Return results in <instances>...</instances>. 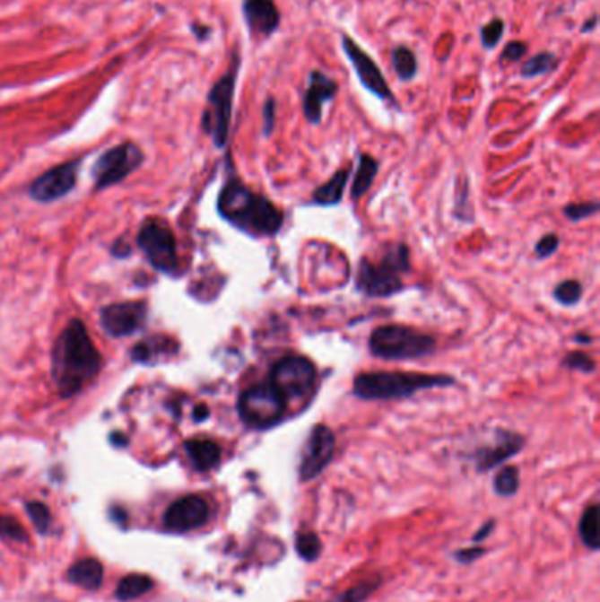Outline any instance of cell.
<instances>
[{
	"instance_id": "cell-42",
	"label": "cell",
	"mask_w": 600,
	"mask_h": 602,
	"mask_svg": "<svg viewBox=\"0 0 600 602\" xmlns=\"http://www.w3.org/2000/svg\"><path fill=\"white\" fill-rule=\"evenodd\" d=\"M597 23H599V16H597V14H594L590 20H587V22L583 23V27H581V32H583V34L594 32V31H596V27H597Z\"/></svg>"
},
{
	"instance_id": "cell-3",
	"label": "cell",
	"mask_w": 600,
	"mask_h": 602,
	"mask_svg": "<svg viewBox=\"0 0 600 602\" xmlns=\"http://www.w3.org/2000/svg\"><path fill=\"white\" fill-rule=\"evenodd\" d=\"M455 384L449 375H430L411 371H370L356 375L352 393L361 400H402L424 389L448 388Z\"/></svg>"
},
{
	"instance_id": "cell-6",
	"label": "cell",
	"mask_w": 600,
	"mask_h": 602,
	"mask_svg": "<svg viewBox=\"0 0 600 602\" xmlns=\"http://www.w3.org/2000/svg\"><path fill=\"white\" fill-rule=\"evenodd\" d=\"M239 73V57H232L230 71L212 87L208 93V108L203 115V129L210 135L217 148H224L230 139L232 99Z\"/></svg>"
},
{
	"instance_id": "cell-10",
	"label": "cell",
	"mask_w": 600,
	"mask_h": 602,
	"mask_svg": "<svg viewBox=\"0 0 600 602\" xmlns=\"http://www.w3.org/2000/svg\"><path fill=\"white\" fill-rule=\"evenodd\" d=\"M141 162H143V152L135 143H122L118 146L109 148L97 159L93 166L95 188H106L122 182L133 171L138 170Z\"/></svg>"
},
{
	"instance_id": "cell-4",
	"label": "cell",
	"mask_w": 600,
	"mask_h": 602,
	"mask_svg": "<svg viewBox=\"0 0 600 602\" xmlns=\"http://www.w3.org/2000/svg\"><path fill=\"white\" fill-rule=\"evenodd\" d=\"M411 270L409 247L405 243L387 249L380 263L361 259L356 277V287L371 298H389L404 291L402 275Z\"/></svg>"
},
{
	"instance_id": "cell-33",
	"label": "cell",
	"mask_w": 600,
	"mask_h": 602,
	"mask_svg": "<svg viewBox=\"0 0 600 602\" xmlns=\"http://www.w3.org/2000/svg\"><path fill=\"white\" fill-rule=\"evenodd\" d=\"M0 539L27 543L29 534H27V528L18 519H14L13 516L0 514Z\"/></svg>"
},
{
	"instance_id": "cell-5",
	"label": "cell",
	"mask_w": 600,
	"mask_h": 602,
	"mask_svg": "<svg viewBox=\"0 0 600 602\" xmlns=\"http://www.w3.org/2000/svg\"><path fill=\"white\" fill-rule=\"evenodd\" d=\"M370 353L387 362L419 360L435 351V338L411 326H378L371 331Z\"/></svg>"
},
{
	"instance_id": "cell-8",
	"label": "cell",
	"mask_w": 600,
	"mask_h": 602,
	"mask_svg": "<svg viewBox=\"0 0 600 602\" xmlns=\"http://www.w3.org/2000/svg\"><path fill=\"white\" fill-rule=\"evenodd\" d=\"M268 380L289 406V402H303L314 393L317 371L305 356H285L274 365Z\"/></svg>"
},
{
	"instance_id": "cell-17",
	"label": "cell",
	"mask_w": 600,
	"mask_h": 602,
	"mask_svg": "<svg viewBox=\"0 0 600 602\" xmlns=\"http://www.w3.org/2000/svg\"><path fill=\"white\" fill-rule=\"evenodd\" d=\"M336 93L338 83L323 71H312L309 74V87L303 93V115L309 124L319 126L323 122L324 106L331 102Z\"/></svg>"
},
{
	"instance_id": "cell-25",
	"label": "cell",
	"mask_w": 600,
	"mask_h": 602,
	"mask_svg": "<svg viewBox=\"0 0 600 602\" xmlns=\"http://www.w3.org/2000/svg\"><path fill=\"white\" fill-rule=\"evenodd\" d=\"M153 580L146 574H127L117 585V599L133 601L153 589Z\"/></svg>"
},
{
	"instance_id": "cell-36",
	"label": "cell",
	"mask_w": 600,
	"mask_h": 602,
	"mask_svg": "<svg viewBox=\"0 0 600 602\" xmlns=\"http://www.w3.org/2000/svg\"><path fill=\"white\" fill-rule=\"evenodd\" d=\"M563 367H567V369H570V371L592 373V371H596L597 365H596V362H594L588 354H585V353H581V351H574V353H569V354L563 358Z\"/></svg>"
},
{
	"instance_id": "cell-30",
	"label": "cell",
	"mask_w": 600,
	"mask_h": 602,
	"mask_svg": "<svg viewBox=\"0 0 600 602\" xmlns=\"http://www.w3.org/2000/svg\"><path fill=\"white\" fill-rule=\"evenodd\" d=\"M296 554L305 562H316L323 554V541L316 532H300L294 541Z\"/></svg>"
},
{
	"instance_id": "cell-21",
	"label": "cell",
	"mask_w": 600,
	"mask_h": 602,
	"mask_svg": "<svg viewBox=\"0 0 600 602\" xmlns=\"http://www.w3.org/2000/svg\"><path fill=\"white\" fill-rule=\"evenodd\" d=\"M349 175H351V170H340L336 171L326 184H323L321 187L316 188L314 196H312V201L316 205H321V206H333V205H338L343 197V192H345V186H347V180H349Z\"/></svg>"
},
{
	"instance_id": "cell-11",
	"label": "cell",
	"mask_w": 600,
	"mask_h": 602,
	"mask_svg": "<svg viewBox=\"0 0 600 602\" xmlns=\"http://www.w3.org/2000/svg\"><path fill=\"white\" fill-rule=\"evenodd\" d=\"M336 449V439L329 426L316 424L301 449L298 475L301 483L314 481L326 470V467L333 462Z\"/></svg>"
},
{
	"instance_id": "cell-19",
	"label": "cell",
	"mask_w": 600,
	"mask_h": 602,
	"mask_svg": "<svg viewBox=\"0 0 600 602\" xmlns=\"http://www.w3.org/2000/svg\"><path fill=\"white\" fill-rule=\"evenodd\" d=\"M185 451L196 470L208 472L221 464L222 453L217 442L210 439H190L185 442Z\"/></svg>"
},
{
	"instance_id": "cell-34",
	"label": "cell",
	"mask_w": 600,
	"mask_h": 602,
	"mask_svg": "<svg viewBox=\"0 0 600 602\" xmlns=\"http://www.w3.org/2000/svg\"><path fill=\"white\" fill-rule=\"evenodd\" d=\"M25 510H27L29 518L32 519V525L38 528V532L47 534L49 527H51V521H53L51 510H49L47 504H43V502H29L25 506Z\"/></svg>"
},
{
	"instance_id": "cell-45",
	"label": "cell",
	"mask_w": 600,
	"mask_h": 602,
	"mask_svg": "<svg viewBox=\"0 0 600 602\" xmlns=\"http://www.w3.org/2000/svg\"><path fill=\"white\" fill-rule=\"evenodd\" d=\"M574 340H576V342H581V344H590V342H592V336H590V335H576Z\"/></svg>"
},
{
	"instance_id": "cell-28",
	"label": "cell",
	"mask_w": 600,
	"mask_h": 602,
	"mask_svg": "<svg viewBox=\"0 0 600 602\" xmlns=\"http://www.w3.org/2000/svg\"><path fill=\"white\" fill-rule=\"evenodd\" d=\"M558 64H560V60H558V57L554 55L553 51H541L521 65L519 74H521V78H526V80L537 78V76H543L546 73H553L554 69L558 67Z\"/></svg>"
},
{
	"instance_id": "cell-41",
	"label": "cell",
	"mask_w": 600,
	"mask_h": 602,
	"mask_svg": "<svg viewBox=\"0 0 600 602\" xmlns=\"http://www.w3.org/2000/svg\"><path fill=\"white\" fill-rule=\"evenodd\" d=\"M495 527H497V521H495V519H488V521H484L483 527L472 536V541H474V543H481V541H484L488 536H491V532H493Z\"/></svg>"
},
{
	"instance_id": "cell-13",
	"label": "cell",
	"mask_w": 600,
	"mask_h": 602,
	"mask_svg": "<svg viewBox=\"0 0 600 602\" xmlns=\"http://www.w3.org/2000/svg\"><path fill=\"white\" fill-rule=\"evenodd\" d=\"M525 448V437L510 432V430H502L499 428L495 432V437L490 444H484L477 448L472 455V460L475 465V470L479 474L493 470L502 464H506L509 458L516 457L521 449Z\"/></svg>"
},
{
	"instance_id": "cell-31",
	"label": "cell",
	"mask_w": 600,
	"mask_h": 602,
	"mask_svg": "<svg viewBox=\"0 0 600 602\" xmlns=\"http://www.w3.org/2000/svg\"><path fill=\"white\" fill-rule=\"evenodd\" d=\"M554 300L565 307L576 305L583 296V285L578 280H563L554 287Z\"/></svg>"
},
{
	"instance_id": "cell-20",
	"label": "cell",
	"mask_w": 600,
	"mask_h": 602,
	"mask_svg": "<svg viewBox=\"0 0 600 602\" xmlns=\"http://www.w3.org/2000/svg\"><path fill=\"white\" fill-rule=\"evenodd\" d=\"M67 580L85 590H97L104 580V567L95 558H82L67 569Z\"/></svg>"
},
{
	"instance_id": "cell-29",
	"label": "cell",
	"mask_w": 600,
	"mask_h": 602,
	"mask_svg": "<svg viewBox=\"0 0 600 602\" xmlns=\"http://www.w3.org/2000/svg\"><path fill=\"white\" fill-rule=\"evenodd\" d=\"M521 484V477H519V468L517 467H502L495 479H493V490L499 497H512L517 493Z\"/></svg>"
},
{
	"instance_id": "cell-9",
	"label": "cell",
	"mask_w": 600,
	"mask_h": 602,
	"mask_svg": "<svg viewBox=\"0 0 600 602\" xmlns=\"http://www.w3.org/2000/svg\"><path fill=\"white\" fill-rule=\"evenodd\" d=\"M138 243L155 270L166 275H173L178 272L177 240L171 228L164 221L148 219L139 231Z\"/></svg>"
},
{
	"instance_id": "cell-1",
	"label": "cell",
	"mask_w": 600,
	"mask_h": 602,
	"mask_svg": "<svg viewBox=\"0 0 600 602\" xmlns=\"http://www.w3.org/2000/svg\"><path fill=\"white\" fill-rule=\"evenodd\" d=\"M100 371V354L80 319H73L53 347L51 375L64 398L80 393Z\"/></svg>"
},
{
	"instance_id": "cell-2",
	"label": "cell",
	"mask_w": 600,
	"mask_h": 602,
	"mask_svg": "<svg viewBox=\"0 0 600 602\" xmlns=\"http://www.w3.org/2000/svg\"><path fill=\"white\" fill-rule=\"evenodd\" d=\"M219 214L234 228L254 236H274L283 226V212L268 197L232 180L219 196Z\"/></svg>"
},
{
	"instance_id": "cell-37",
	"label": "cell",
	"mask_w": 600,
	"mask_h": 602,
	"mask_svg": "<svg viewBox=\"0 0 600 602\" xmlns=\"http://www.w3.org/2000/svg\"><path fill=\"white\" fill-rule=\"evenodd\" d=\"M277 124V102L274 97H268L263 106V135L266 138L272 136Z\"/></svg>"
},
{
	"instance_id": "cell-39",
	"label": "cell",
	"mask_w": 600,
	"mask_h": 602,
	"mask_svg": "<svg viewBox=\"0 0 600 602\" xmlns=\"http://www.w3.org/2000/svg\"><path fill=\"white\" fill-rule=\"evenodd\" d=\"M526 51H528V45H526V43H523V41H510V43H508V45L504 47V49H502V57H500V60H502L504 64L516 62V60L523 58V57L526 55Z\"/></svg>"
},
{
	"instance_id": "cell-7",
	"label": "cell",
	"mask_w": 600,
	"mask_h": 602,
	"mask_svg": "<svg viewBox=\"0 0 600 602\" xmlns=\"http://www.w3.org/2000/svg\"><path fill=\"white\" fill-rule=\"evenodd\" d=\"M287 413V402L270 384V380L250 386L239 395V419L254 430H270L277 426Z\"/></svg>"
},
{
	"instance_id": "cell-16",
	"label": "cell",
	"mask_w": 600,
	"mask_h": 602,
	"mask_svg": "<svg viewBox=\"0 0 600 602\" xmlns=\"http://www.w3.org/2000/svg\"><path fill=\"white\" fill-rule=\"evenodd\" d=\"M146 319V305L143 301H126L106 307L100 312V326L111 336H127L136 333Z\"/></svg>"
},
{
	"instance_id": "cell-44",
	"label": "cell",
	"mask_w": 600,
	"mask_h": 602,
	"mask_svg": "<svg viewBox=\"0 0 600 602\" xmlns=\"http://www.w3.org/2000/svg\"><path fill=\"white\" fill-rule=\"evenodd\" d=\"M194 32H196V36L203 41L208 34H210V29L208 27H203V29H197V27H194Z\"/></svg>"
},
{
	"instance_id": "cell-23",
	"label": "cell",
	"mask_w": 600,
	"mask_h": 602,
	"mask_svg": "<svg viewBox=\"0 0 600 602\" xmlns=\"http://www.w3.org/2000/svg\"><path fill=\"white\" fill-rule=\"evenodd\" d=\"M581 543L585 548L590 552H597L600 548V530H599V506L592 504L587 510H583L579 518V527H578Z\"/></svg>"
},
{
	"instance_id": "cell-12",
	"label": "cell",
	"mask_w": 600,
	"mask_h": 602,
	"mask_svg": "<svg viewBox=\"0 0 600 602\" xmlns=\"http://www.w3.org/2000/svg\"><path fill=\"white\" fill-rule=\"evenodd\" d=\"M342 49H343V55L347 57V60L351 62V65L354 67V73H356L361 87L367 92L375 95L377 99L396 106L395 93L391 91V87L387 85L380 67L349 34H342Z\"/></svg>"
},
{
	"instance_id": "cell-15",
	"label": "cell",
	"mask_w": 600,
	"mask_h": 602,
	"mask_svg": "<svg viewBox=\"0 0 600 602\" xmlns=\"http://www.w3.org/2000/svg\"><path fill=\"white\" fill-rule=\"evenodd\" d=\"M78 168H80V161H71V162L60 164L47 173H43L30 186V196L41 203H49V201L64 197L76 186Z\"/></svg>"
},
{
	"instance_id": "cell-38",
	"label": "cell",
	"mask_w": 600,
	"mask_h": 602,
	"mask_svg": "<svg viewBox=\"0 0 600 602\" xmlns=\"http://www.w3.org/2000/svg\"><path fill=\"white\" fill-rule=\"evenodd\" d=\"M558 245H560V238L556 234H546L543 236L537 245H535V254L541 257V259H546L550 256H553L554 252L558 250Z\"/></svg>"
},
{
	"instance_id": "cell-27",
	"label": "cell",
	"mask_w": 600,
	"mask_h": 602,
	"mask_svg": "<svg viewBox=\"0 0 600 602\" xmlns=\"http://www.w3.org/2000/svg\"><path fill=\"white\" fill-rule=\"evenodd\" d=\"M384 583L380 574H370L369 578L358 581L356 585L349 587L347 590H343L342 594H338L333 601L329 602H365L369 601L370 598L380 589V585Z\"/></svg>"
},
{
	"instance_id": "cell-24",
	"label": "cell",
	"mask_w": 600,
	"mask_h": 602,
	"mask_svg": "<svg viewBox=\"0 0 600 602\" xmlns=\"http://www.w3.org/2000/svg\"><path fill=\"white\" fill-rule=\"evenodd\" d=\"M377 173H378V161L373 159L369 153H361L360 155V166H358L352 190H351V197L354 201H358L360 197H363L369 192Z\"/></svg>"
},
{
	"instance_id": "cell-32",
	"label": "cell",
	"mask_w": 600,
	"mask_h": 602,
	"mask_svg": "<svg viewBox=\"0 0 600 602\" xmlns=\"http://www.w3.org/2000/svg\"><path fill=\"white\" fill-rule=\"evenodd\" d=\"M506 32V22L500 18H495L481 27V43L484 49H495L500 45L502 36Z\"/></svg>"
},
{
	"instance_id": "cell-14",
	"label": "cell",
	"mask_w": 600,
	"mask_h": 602,
	"mask_svg": "<svg viewBox=\"0 0 600 602\" xmlns=\"http://www.w3.org/2000/svg\"><path fill=\"white\" fill-rule=\"evenodd\" d=\"M210 504L201 495H185L164 512V527L175 534L201 528L210 519Z\"/></svg>"
},
{
	"instance_id": "cell-43",
	"label": "cell",
	"mask_w": 600,
	"mask_h": 602,
	"mask_svg": "<svg viewBox=\"0 0 600 602\" xmlns=\"http://www.w3.org/2000/svg\"><path fill=\"white\" fill-rule=\"evenodd\" d=\"M208 416H210V411H208L206 406H197V407L194 409V419H196V421H204Z\"/></svg>"
},
{
	"instance_id": "cell-18",
	"label": "cell",
	"mask_w": 600,
	"mask_h": 602,
	"mask_svg": "<svg viewBox=\"0 0 600 602\" xmlns=\"http://www.w3.org/2000/svg\"><path fill=\"white\" fill-rule=\"evenodd\" d=\"M243 18L254 38H272L280 27V11L274 0H243Z\"/></svg>"
},
{
	"instance_id": "cell-35",
	"label": "cell",
	"mask_w": 600,
	"mask_h": 602,
	"mask_svg": "<svg viewBox=\"0 0 600 602\" xmlns=\"http://www.w3.org/2000/svg\"><path fill=\"white\" fill-rule=\"evenodd\" d=\"M599 212V203L597 201H590V203H570L563 208V215L572 221V222H579L585 221L592 215H596Z\"/></svg>"
},
{
	"instance_id": "cell-22",
	"label": "cell",
	"mask_w": 600,
	"mask_h": 602,
	"mask_svg": "<svg viewBox=\"0 0 600 602\" xmlns=\"http://www.w3.org/2000/svg\"><path fill=\"white\" fill-rule=\"evenodd\" d=\"M173 347H177V345L170 338L152 336V338H146V340L139 342L131 354H133V360L139 362V363H155L159 358L170 356Z\"/></svg>"
},
{
	"instance_id": "cell-40",
	"label": "cell",
	"mask_w": 600,
	"mask_h": 602,
	"mask_svg": "<svg viewBox=\"0 0 600 602\" xmlns=\"http://www.w3.org/2000/svg\"><path fill=\"white\" fill-rule=\"evenodd\" d=\"M486 555V548L483 546H470V548H462L458 552L453 554V558L458 562V563H463V565H470L474 562H477L481 556Z\"/></svg>"
},
{
	"instance_id": "cell-26",
	"label": "cell",
	"mask_w": 600,
	"mask_h": 602,
	"mask_svg": "<svg viewBox=\"0 0 600 602\" xmlns=\"http://www.w3.org/2000/svg\"><path fill=\"white\" fill-rule=\"evenodd\" d=\"M391 64L400 82L409 83L417 76V57L416 53L405 45L395 48L391 51Z\"/></svg>"
}]
</instances>
